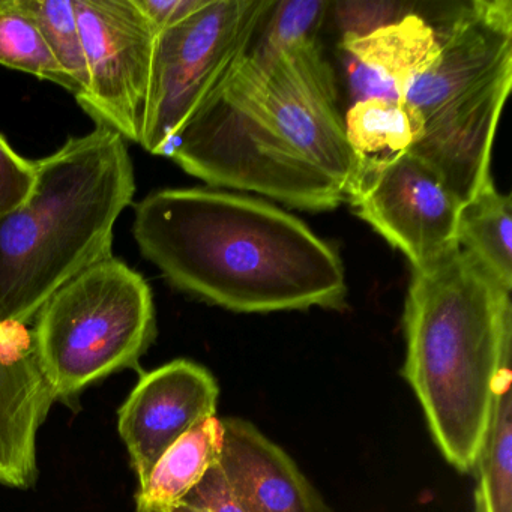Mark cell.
I'll return each instance as SVG.
<instances>
[{
    "mask_svg": "<svg viewBox=\"0 0 512 512\" xmlns=\"http://www.w3.org/2000/svg\"><path fill=\"white\" fill-rule=\"evenodd\" d=\"M317 40L250 47L170 149L188 175L305 211L347 200L355 157Z\"/></svg>",
    "mask_w": 512,
    "mask_h": 512,
    "instance_id": "obj_1",
    "label": "cell"
},
{
    "mask_svg": "<svg viewBox=\"0 0 512 512\" xmlns=\"http://www.w3.org/2000/svg\"><path fill=\"white\" fill-rule=\"evenodd\" d=\"M133 236L178 289L236 313L340 308V256L289 212L208 188H164L134 208Z\"/></svg>",
    "mask_w": 512,
    "mask_h": 512,
    "instance_id": "obj_2",
    "label": "cell"
},
{
    "mask_svg": "<svg viewBox=\"0 0 512 512\" xmlns=\"http://www.w3.org/2000/svg\"><path fill=\"white\" fill-rule=\"evenodd\" d=\"M403 377L440 454L475 469L500 371L512 361L511 292L460 245L413 269Z\"/></svg>",
    "mask_w": 512,
    "mask_h": 512,
    "instance_id": "obj_3",
    "label": "cell"
},
{
    "mask_svg": "<svg viewBox=\"0 0 512 512\" xmlns=\"http://www.w3.org/2000/svg\"><path fill=\"white\" fill-rule=\"evenodd\" d=\"M34 166L28 199L0 220V325H31L53 293L113 257L116 221L137 190L127 142L106 127Z\"/></svg>",
    "mask_w": 512,
    "mask_h": 512,
    "instance_id": "obj_4",
    "label": "cell"
},
{
    "mask_svg": "<svg viewBox=\"0 0 512 512\" xmlns=\"http://www.w3.org/2000/svg\"><path fill=\"white\" fill-rule=\"evenodd\" d=\"M436 34V59L404 95L422 121L410 154L463 205L491 181L494 134L512 85V4L475 0Z\"/></svg>",
    "mask_w": 512,
    "mask_h": 512,
    "instance_id": "obj_5",
    "label": "cell"
},
{
    "mask_svg": "<svg viewBox=\"0 0 512 512\" xmlns=\"http://www.w3.org/2000/svg\"><path fill=\"white\" fill-rule=\"evenodd\" d=\"M32 323L38 364L55 400H73L92 383L139 367L157 337L148 281L115 256L64 284Z\"/></svg>",
    "mask_w": 512,
    "mask_h": 512,
    "instance_id": "obj_6",
    "label": "cell"
},
{
    "mask_svg": "<svg viewBox=\"0 0 512 512\" xmlns=\"http://www.w3.org/2000/svg\"><path fill=\"white\" fill-rule=\"evenodd\" d=\"M271 0H208L181 25L157 34L139 145L169 157L173 143L223 79L248 52Z\"/></svg>",
    "mask_w": 512,
    "mask_h": 512,
    "instance_id": "obj_7",
    "label": "cell"
},
{
    "mask_svg": "<svg viewBox=\"0 0 512 512\" xmlns=\"http://www.w3.org/2000/svg\"><path fill=\"white\" fill-rule=\"evenodd\" d=\"M88 68L77 100L97 127L139 145L154 59V31L133 0H74Z\"/></svg>",
    "mask_w": 512,
    "mask_h": 512,
    "instance_id": "obj_8",
    "label": "cell"
},
{
    "mask_svg": "<svg viewBox=\"0 0 512 512\" xmlns=\"http://www.w3.org/2000/svg\"><path fill=\"white\" fill-rule=\"evenodd\" d=\"M347 200L413 269L431 265L458 245L461 203L410 152L353 184Z\"/></svg>",
    "mask_w": 512,
    "mask_h": 512,
    "instance_id": "obj_9",
    "label": "cell"
},
{
    "mask_svg": "<svg viewBox=\"0 0 512 512\" xmlns=\"http://www.w3.org/2000/svg\"><path fill=\"white\" fill-rule=\"evenodd\" d=\"M218 397L220 386L211 371L188 359L140 377L118 418L119 434L140 482L173 443L217 416Z\"/></svg>",
    "mask_w": 512,
    "mask_h": 512,
    "instance_id": "obj_10",
    "label": "cell"
},
{
    "mask_svg": "<svg viewBox=\"0 0 512 512\" xmlns=\"http://www.w3.org/2000/svg\"><path fill=\"white\" fill-rule=\"evenodd\" d=\"M55 401L32 329L0 325V484L26 490L37 481L38 431Z\"/></svg>",
    "mask_w": 512,
    "mask_h": 512,
    "instance_id": "obj_11",
    "label": "cell"
},
{
    "mask_svg": "<svg viewBox=\"0 0 512 512\" xmlns=\"http://www.w3.org/2000/svg\"><path fill=\"white\" fill-rule=\"evenodd\" d=\"M220 464L247 512H334L298 464L256 425L224 418Z\"/></svg>",
    "mask_w": 512,
    "mask_h": 512,
    "instance_id": "obj_12",
    "label": "cell"
},
{
    "mask_svg": "<svg viewBox=\"0 0 512 512\" xmlns=\"http://www.w3.org/2000/svg\"><path fill=\"white\" fill-rule=\"evenodd\" d=\"M340 50L356 101H403L416 77L436 59L439 41L424 19L409 14L364 37L343 35Z\"/></svg>",
    "mask_w": 512,
    "mask_h": 512,
    "instance_id": "obj_13",
    "label": "cell"
},
{
    "mask_svg": "<svg viewBox=\"0 0 512 512\" xmlns=\"http://www.w3.org/2000/svg\"><path fill=\"white\" fill-rule=\"evenodd\" d=\"M344 130L356 164L352 187L409 154L421 139L422 121L403 101L367 98L350 107Z\"/></svg>",
    "mask_w": 512,
    "mask_h": 512,
    "instance_id": "obj_14",
    "label": "cell"
},
{
    "mask_svg": "<svg viewBox=\"0 0 512 512\" xmlns=\"http://www.w3.org/2000/svg\"><path fill=\"white\" fill-rule=\"evenodd\" d=\"M223 436V422L212 416L173 443L140 482L136 512H167L175 506L218 463Z\"/></svg>",
    "mask_w": 512,
    "mask_h": 512,
    "instance_id": "obj_15",
    "label": "cell"
},
{
    "mask_svg": "<svg viewBox=\"0 0 512 512\" xmlns=\"http://www.w3.org/2000/svg\"><path fill=\"white\" fill-rule=\"evenodd\" d=\"M457 242L503 289L512 290V202L493 179L458 212Z\"/></svg>",
    "mask_w": 512,
    "mask_h": 512,
    "instance_id": "obj_16",
    "label": "cell"
},
{
    "mask_svg": "<svg viewBox=\"0 0 512 512\" xmlns=\"http://www.w3.org/2000/svg\"><path fill=\"white\" fill-rule=\"evenodd\" d=\"M511 362L500 371L490 421L476 458V512H512Z\"/></svg>",
    "mask_w": 512,
    "mask_h": 512,
    "instance_id": "obj_17",
    "label": "cell"
},
{
    "mask_svg": "<svg viewBox=\"0 0 512 512\" xmlns=\"http://www.w3.org/2000/svg\"><path fill=\"white\" fill-rule=\"evenodd\" d=\"M0 65L55 83L73 94L70 79L23 0H0Z\"/></svg>",
    "mask_w": 512,
    "mask_h": 512,
    "instance_id": "obj_18",
    "label": "cell"
},
{
    "mask_svg": "<svg viewBox=\"0 0 512 512\" xmlns=\"http://www.w3.org/2000/svg\"><path fill=\"white\" fill-rule=\"evenodd\" d=\"M43 32L56 61L73 85L79 100L88 88V68L74 0H23Z\"/></svg>",
    "mask_w": 512,
    "mask_h": 512,
    "instance_id": "obj_19",
    "label": "cell"
},
{
    "mask_svg": "<svg viewBox=\"0 0 512 512\" xmlns=\"http://www.w3.org/2000/svg\"><path fill=\"white\" fill-rule=\"evenodd\" d=\"M328 2L320 0H284L274 2L263 23L262 38L254 47L278 50L304 40H316Z\"/></svg>",
    "mask_w": 512,
    "mask_h": 512,
    "instance_id": "obj_20",
    "label": "cell"
},
{
    "mask_svg": "<svg viewBox=\"0 0 512 512\" xmlns=\"http://www.w3.org/2000/svg\"><path fill=\"white\" fill-rule=\"evenodd\" d=\"M34 184V161L14 151L0 134V220L28 199Z\"/></svg>",
    "mask_w": 512,
    "mask_h": 512,
    "instance_id": "obj_21",
    "label": "cell"
},
{
    "mask_svg": "<svg viewBox=\"0 0 512 512\" xmlns=\"http://www.w3.org/2000/svg\"><path fill=\"white\" fill-rule=\"evenodd\" d=\"M167 512H247L233 493L220 464L215 463Z\"/></svg>",
    "mask_w": 512,
    "mask_h": 512,
    "instance_id": "obj_22",
    "label": "cell"
},
{
    "mask_svg": "<svg viewBox=\"0 0 512 512\" xmlns=\"http://www.w3.org/2000/svg\"><path fill=\"white\" fill-rule=\"evenodd\" d=\"M398 5L385 2H340L335 5L343 35L364 37L383 26L398 22Z\"/></svg>",
    "mask_w": 512,
    "mask_h": 512,
    "instance_id": "obj_23",
    "label": "cell"
},
{
    "mask_svg": "<svg viewBox=\"0 0 512 512\" xmlns=\"http://www.w3.org/2000/svg\"><path fill=\"white\" fill-rule=\"evenodd\" d=\"M157 34L181 25L199 13L208 0H133Z\"/></svg>",
    "mask_w": 512,
    "mask_h": 512,
    "instance_id": "obj_24",
    "label": "cell"
}]
</instances>
